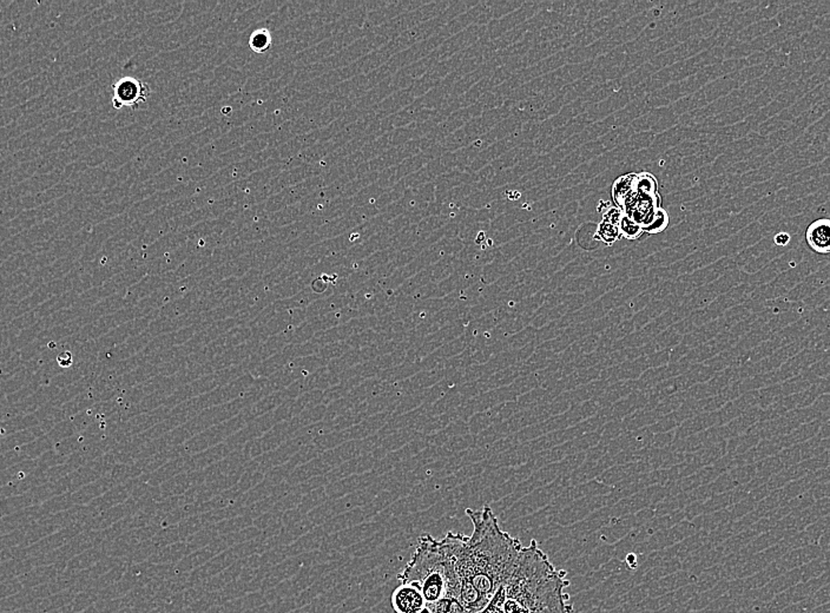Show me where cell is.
<instances>
[{"instance_id":"cell-1","label":"cell","mask_w":830,"mask_h":613,"mask_svg":"<svg viewBox=\"0 0 830 613\" xmlns=\"http://www.w3.org/2000/svg\"><path fill=\"white\" fill-rule=\"evenodd\" d=\"M565 572L555 570L536 540L523 547L505 585L504 613H571Z\"/></svg>"},{"instance_id":"cell-2","label":"cell","mask_w":830,"mask_h":613,"mask_svg":"<svg viewBox=\"0 0 830 613\" xmlns=\"http://www.w3.org/2000/svg\"><path fill=\"white\" fill-rule=\"evenodd\" d=\"M473 524L469 537L473 584L488 602L498 588L505 586L513 573L523 550L520 540L500 528L490 506L466 509Z\"/></svg>"},{"instance_id":"cell-3","label":"cell","mask_w":830,"mask_h":613,"mask_svg":"<svg viewBox=\"0 0 830 613\" xmlns=\"http://www.w3.org/2000/svg\"><path fill=\"white\" fill-rule=\"evenodd\" d=\"M402 584H413L424 602L432 609L445 597L459 599L458 577L443 549L441 540L431 535H421L410 563L398 576Z\"/></svg>"},{"instance_id":"cell-4","label":"cell","mask_w":830,"mask_h":613,"mask_svg":"<svg viewBox=\"0 0 830 613\" xmlns=\"http://www.w3.org/2000/svg\"><path fill=\"white\" fill-rule=\"evenodd\" d=\"M443 549L455 566L458 577L459 602L469 613H477L487 606L488 602L473 584V567L469 552V537L462 533L448 532L441 539Z\"/></svg>"},{"instance_id":"cell-5","label":"cell","mask_w":830,"mask_h":613,"mask_svg":"<svg viewBox=\"0 0 830 613\" xmlns=\"http://www.w3.org/2000/svg\"><path fill=\"white\" fill-rule=\"evenodd\" d=\"M151 95L146 83L134 77H122L113 84V108H138L144 104Z\"/></svg>"},{"instance_id":"cell-6","label":"cell","mask_w":830,"mask_h":613,"mask_svg":"<svg viewBox=\"0 0 830 613\" xmlns=\"http://www.w3.org/2000/svg\"><path fill=\"white\" fill-rule=\"evenodd\" d=\"M391 602L396 613H421L429 607L420 590L413 584L400 583L392 593Z\"/></svg>"},{"instance_id":"cell-7","label":"cell","mask_w":830,"mask_h":613,"mask_svg":"<svg viewBox=\"0 0 830 613\" xmlns=\"http://www.w3.org/2000/svg\"><path fill=\"white\" fill-rule=\"evenodd\" d=\"M805 238L810 249L819 254L830 253V221L828 219H817L807 229Z\"/></svg>"},{"instance_id":"cell-8","label":"cell","mask_w":830,"mask_h":613,"mask_svg":"<svg viewBox=\"0 0 830 613\" xmlns=\"http://www.w3.org/2000/svg\"><path fill=\"white\" fill-rule=\"evenodd\" d=\"M636 181V174H629V175L619 177L612 186V196H614L616 205H618L621 210H622L626 198L635 190Z\"/></svg>"},{"instance_id":"cell-9","label":"cell","mask_w":830,"mask_h":613,"mask_svg":"<svg viewBox=\"0 0 830 613\" xmlns=\"http://www.w3.org/2000/svg\"><path fill=\"white\" fill-rule=\"evenodd\" d=\"M272 37L268 29H257L249 38V46L254 53H265L272 48Z\"/></svg>"},{"instance_id":"cell-10","label":"cell","mask_w":830,"mask_h":613,"mask_svg":"<svg viewBox=\"0 0 830 613\" xmlns=\"http://www.w3.org/2000/svg\"><path fill=\"white\" fill-rule=\"evenodd\" d=\"M635 188H636L637 193H642V195H646V196L657 195V181L651 174H648V172L637 175Z\"/></svg>"},{"instance_id":"cell-11","label":"cell","mask_w":830,"mask_h":613,"mask_svg":"<svg viewBox=\"0 0 830 613\" xmlns=\"http://www.w3.org/2000/svg\"><path fill=\"white\" fill-rule=\"evenodd\" d=\"M619 236H621V234H619L618 227L617 226L609 223L607 221H603L598 226L595 238L604 242L605 244L611 245L614 244V242L618 240Z\"/></svg>"},{"instance_id":"cell-12","label":"cell","mask_w":830,"mask_h":613,"mask_svg":"<svg viewBox=\"0 0 830 613\" xmlns=\"http://www.w3.org/2000/svg\"><path fill=\"white\" fill-rule=\"evenodd\" d=\"M669 224V215L664 209L658 208L656 210L655 216L651 219V222L643 228V233H648V234L656 235L665 230Z\"/></svg>"},{"instance_id":"cell-13","label":"cell","mask_w":830,"mask_h":613,"mask_svg":"<svg viewBox=\"0 0 830 613\" xmlns=\"http://www.w3.org/2000/svg\"><path fill=\"white\" fill-rule=\"evenodd\" d=\"M432 613H469L455 597H445L432 607Z\"/></svg>"},{"instance_id":"cell-14","label":"cell","mask_w":830,"mask_h":613,"mask_svg":"<svg viewBox=\"0 0 830 613\" xmlns=\"http://www.w3.org/2000/svg\"><path fill=\"white\" fill-rule=\"evenodd\" d=\"M618 230L619 234L623 235L628 240H637V238L640 237V235L643 234L642 227L635 223L632 219H629L624 214H623L622 219L619 221Z\"/></svg>"},{"instance_id":"cell-15","label":"cell","mask_w":830,"mask_h":613,"mask_svg":"<svg viewBox=\"0 0 830 613\" xmlns=\"http://www.w3.org/2000/svg\"><path fill=\"white\" fill-rule=\"evenodd\" d=\"M504 598H505V586H502L498 588V591L495 592V595L490 600L487 606L477 613H504Z\"/></svg>"},{"instance_id":"cell-16","label":"cell","mask_w":830,"mask_h":613,"mask_svg":"<svg viewBox=\"0 0 830 613\" xmlns=\"http://www.w3.org/2000/svg\"><path fill=\"white\" fill-rule=\"evenodd\" d=\"M624 212L619 208H614L610 207L607 212H603V221H607L609 223L614 224L618 227L619 221L622 219Z\"/></svg>"},{"instance_id":"cell-17","label":"cell","mask_w":830,"mask_h":613,"mask_svg":"<svg viewBox=\"0 0 830 613\" xmlns=\"http://www.w3.org/2000/svg\"><path fill=\"white\" fill-rule=\"evenodd\" d=\"M774 242L776 245L784 247V245L788 244L790 242V235L788 233H778L775 236Z\"/></svg>"}]
</instances>
